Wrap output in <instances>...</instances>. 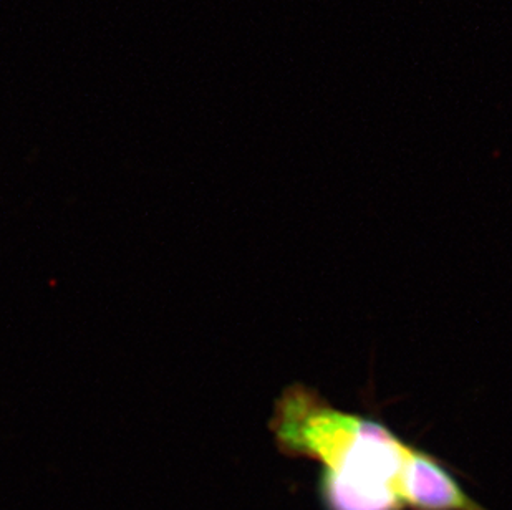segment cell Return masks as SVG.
Listing matches in <instances>:
<instances>
[{
  "label": "cell",
  "instance_id": "6da1fadb",
  "mask_svg": "<svg viewBox=\"0 0 512 510\" xmlns=\"http://www.w3.org/2000/svg\"><path fill=\"white\" fill-rule=\"evenodd\" d=\"M271 429L282 453L322 464L325 509H406L401 487L416 448L382 421L335 408L295 383L277 398Z\"/></svg>",
  "mask_w": 512,
  "mask_h": 510
}]
</instances>
